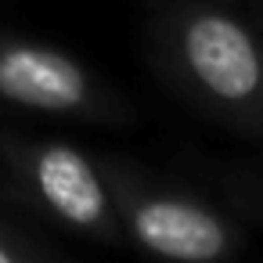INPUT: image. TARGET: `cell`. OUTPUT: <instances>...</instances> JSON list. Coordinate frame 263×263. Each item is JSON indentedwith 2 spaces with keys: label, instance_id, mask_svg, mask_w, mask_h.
Returning <instances> with one entry per match:
<instances>
[{
  "label": "cell",
  "instance_id": "277c9868",
  "mask_svg": "<svg viewBox=\"0 0 263 263\" xmlns=\"http://www.w3.org/2000/svg\"><path fill=\"white\" fill-rule=\"evenodd\" d=\"M40 187L47 202L72 223H94L105 209V195L94 170L72 148H51L40 159Z\"/></svg>",
  "mask_w": 263,
  "mask_h": 263
},
{
  "label": "cell",
  "instance_id": "7a4b0ae2",
  "mask_svg": "<svg viewBox=\"0 0 263 263\" xmlns=\"http://www.w3.org/2000/svg\"><path fill=\"white\" fill-rule=\"evenodd\" d=\"M134 227L148 249L170 259H187V263L213 259L227 245L223 227L209 213L184 202H148L137 209Z\"/></svg>",
  "mask_w": 263,
  "mask_h": 263
},
{
  "label": "cell",
  "instance_id": "5b68a950",
  "mask_svg": "<svg viewBox=\"0 0 263 263\" xmlns=\"http://www.w3.org/2000/svg\"><path fill=\"white\" fill-rule=\"evenodd\" d=\"M0 263H8V252H4V249H0Z\"/></svg>",
  "mask_w": 263,
  "mask_h": 263
},
{
  "label": "cell",
  "instance_id": "6da1fadb",
  "mask_svg": "<svg viewBox=\"0 0 263 263\" xmlns=\"http://www.w3.org/2000/svg\"><path fill=\"white\" fill-rule=\"evenodd\" d=\"M184 54L191 72L220 98L241 101L259 83V58L249 33L220 15L195 18L184 33Z\"/></svg>",
  "mask_w": 263,
  "mask_h": 263
},
{
  "label": "cell",
  "instance_id": "3957f363",
  "mask_svg": "<svg viewBox=\"0 0 263 263\" xmlns=\"http://www.w3.org/2000/svg\"><path fill=\"white\" fill-rule=\"evenodd\" d=\"M0 90L36 108H72L83 101V76L51 51H11L0 58Z\"/></svg>",
  "mask_w": 263,
  "mask_h": 263
}]
</instances>
